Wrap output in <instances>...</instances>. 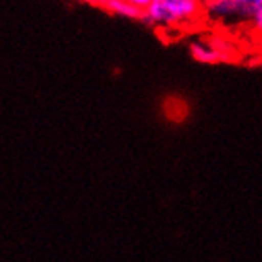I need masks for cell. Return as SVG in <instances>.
<instances>
[{"label":"cell","mask_w":262,"mask_h":262,"mask_svg":"<svg viewBox=\"0 0 262 262\" xmlns=\"http://www.w3.org/2000/svg\"><path fill=\"white\" fill-rule=\"evenodd\" d=\"M127 2L132 5V7H135V8H138L140 11H146L148 10V7L152 4V0H127Z\"/></svg>","instance_id":"cell-7"},{"label":"cell","mask_w":262,"mask_h":262,"mask_svg":"<svg viewBox=\"0 0 262 262\" xmlns=\"http://www.w3.org/2000/svg\"><path fill=\"white\" fill-rule=\"evenodd\" d=\"M189 53L191 56L200 64H220L230 60L237 50L229 40L221 37H211V38H199L189 43Z\"/></svg>","instance_id":"cell-2"},{"label":"cell","mask_w":262,"mask_h":262,"mask_svg":"<svg viewBox=\"0 0 262 262\" xmlns=\"http://www.w3.org/2000/svg\"><path fill=\"white\" fill-rule=\"evenodd\" d=\"M250 23H251V27H253L254 32L262 37V7L254 13V16L251 18Z\"/></svg>","instance_id":"cell-6"},{"label":"cell","mask_w":262,"mask_h":262,"mask_svg":"<svg viewBox=\"0 0 262 262\" xmlns=\"http://www.w3.org/2000/svg\"><path fill=\"white\" fill-rule=\"evenodd\" d=\"M80 2H84V4H91V5H97V0H80Z\"/></svg>","instance_id":"cell-8"},{"label":"cell","mask_w":262,"mask_h":262,"mask_svg":"<svg viewBox=\"0 0 262 262\" xmlns=\"http://www.w3.org/2000/svg\"><path fill=\"white\" fill-rule=\"evenodd\" d=\"M204 14L220 24L242 23V14L237 0H204Z\"/></svg>","instance_id":"cell-3"},{"label":"cell","mask_w":262,"mask_h":262,"mask_svg":"<svg viewBox=\"0 0 262 262\" xmlns=\"http://www.w3.org/2000/svg\"><path fill=\"white\" fill-rule=\"evenodd\" d=\"M204 14L202 0H152L143 19L156 27L173 29L195 23Z\"/></svg>","instance_id":"cell-1"},{"label":"cell","mask_w":262,"mask_h":262,"mask_svg":"<svg viewBox=\"0 0 262 262\" xmlns=\"http://www.w3.org/2000/svg\"><path fill=\"white\" fill-rule=\"evenodd\" d=\"M97 7L108 11L110 14L126 19H143V11L132 7L127 0H97Z\"/></svg>","instance_id":"cell-4"},{"label":"cell","mask_w":262,"mask_h":262,"mask_svg":"<svg viewBox=\"0 0 262 262\" xmlns=\"http://www.w3.org/2000/svg\"><path fill=\"white\" fill-rule=\"evenodd\" d=\"M243 21H251L254 13L262 7V0H237Z\"/></svg>","instance_id":"cell-5"}]
</instances>
